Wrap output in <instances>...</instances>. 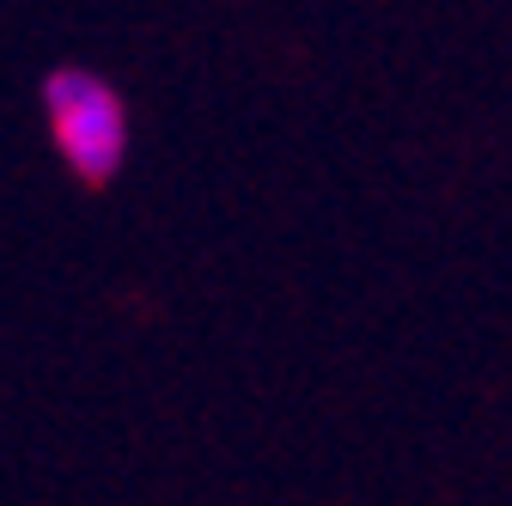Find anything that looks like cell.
Masks as SVG:
<instances>
[{"label": "cell", "instance_id": "obj_1", "mask_svg": "<svg viewBox=\"0 0 512 506\" xmlns=\"http://www.w3.org/2000/svg\"><path fill=\"white\" fill-rule=\"evenodd\" d=\"M43 135L80 189H110L135 159V104L92 61H55L37 80Z\"/></svg>", "mask_w": 512, "mask_h": 506}]
</instances>
